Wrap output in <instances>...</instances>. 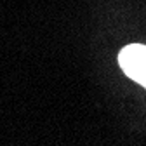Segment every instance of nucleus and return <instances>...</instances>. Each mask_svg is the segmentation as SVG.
I'll return each instance as SVG.
<instances>
[{"instance_id": "nucleus-1", "label": "nucleus", "mask_w": 146, "mask_h": 146, "mask_svg": "<svg viewBox=\"0 0 146 146\" xmlns=\"http://www.w3.org/2000/svg\"><path fill=\"white\" fill-rule=\"evenodd\" d=\"M118 64L129 78L146 87V45L131 44L123 47L118 54Z\"/></svg>"}]
</instances>
